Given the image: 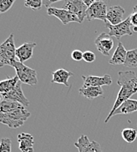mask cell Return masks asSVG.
<instances>
[{
    "instance_id": "6da1fadb",
    "label": "cell",
    "mask_w": 137,
    "mask_h": 152,
    "mask_svg": "<svg viewBox=\"0 0 137 152\" xmlns=\"http://www.w3.org/2000/svg\"><path fill=\"white\" fill-rule=\"evenodd\" d=\"M118 75L117 84L121 87V89L109 114L114 112L124 102L137 93V77L134 71H120Z\"/></svg>"
},
{
    "instance_id": "7a4b0ae2",
    "label": "cell",
    "mask_w": 137,
    "mask_h": 152,
    "mask_svg": "<svg viewBox=\"0 0 137 152\" xmlns=\"http://www.w3.org/2000/svg\"><path fill=\"white\" fill-rule=\"evenodd\" d=\"M31 113L26 107H20L10 112L0 113V123L8 126L11 129H17L30 117Z\"/></svg>"
},
{
    "instance_id": "3957f363",
    "label": "cell",
    "mask_w": 137,
    "mask_h": 152,
    "mask_svg": "<svg viewBox=\"0 0 137 152\" xmlns=\"http://www.w3.org/2000/svg\"><path fill=\"white\" fill-rule=\"evenodd\" d=\"M16 49L14 35L12 33L4 42L0 44V67L4 66H12L13 63L17 61Z\"/></svg>"
},
{
    "instance_id": "277c9868",
    "label": "cell",
    "mask_w": 137,
    "mask_h": 152,
    "mask_svg": "<svg viewBox=\"0 0 137 152\" xmlns=\"http://www.w3.org/2000/svg\"><path fill=\"white\" fill-rule=\"evenodd\" d=\"M12 67L15 68L17 76L18 77L19 80L22 83H25L30 86L37 85L38 78H37L36 70L31 68L29 66H26L24 63H21L17 61L13 63Z\"/></svg>"
},
{
    "instance_id": "5b68a950",
    "label": "cell",
    "mask_w": 137,
    "mask_h": 152,
    "mask_svg": "<svg viewBox=\"0 0 137 152\" xmlns=\"http://www.w3.org/2000/svg\"><path fill=\"white\" fill-rule=\"evenodd\" d=\"M107 4L103 0L96 1L87 7L86 18L88 21H92L93 19H100L107 23Z\"/></svg>"
},
{
    "instance_id": "8992f818",
    "label": "cell",
    "mask_w": 137,
    "mask_h": 152,
    "mask_svg": "<svg viewBox=\"0 0 137 152\" xmlns=\"http://www.w3.org/2000/svg\"><path fill=\"white\" fill-rule=\"evenodd\" d=\"M105 26L107 28L109 29L108 34L112 37H115L117 39H120L124 35L132 36V34H133V31H131L132 24H131L129 16L125 20H123L122 23H120L118 25L113 26L107 22V23H105Z\"/></svg>"
},
{
    "instance_id": "52a82bcc",
    "label": "cell",
    "mask_w": 137,
    "mask_h": 152,
    "mask_svg": "<svg viewBox=\"0 0 137 152\" xmlns=\"http://www.w3.org/2000/svg\"><path fill=\"white\" fill-rule=\"evenodd\" d=\"M22 82L18 80V82L16 84V86L11 90L5 94H2V99L9 102H16L20 104H22L25 107L29 106L30 102L29 100L25 96V94L22 90Z\"/></svg>"
},
{
    "instance_id": "ba28073f",
    "label": "cell",
    "mask_w": 137,
    "mask_h": 152,
    "mask_svg": "<svg viewBox=\"0 0 137 152\" xmlns=\"http://www.w3.org/2000/svg\"><path fill=\"white\" fill-rule=\"evenodd\" d=\"M63 9L75 14L82 23L86 18L87 6L83 0H64L62 4Z\"/></svg>"
},
{
    "instance_id": "9c48e42d",
    "label": "cell",
    "mask_w": 137,
    "mask_h": 152,
    "mask_svg": "<svg viewBox=\"0 0 137 152\" xmlns=\"http://www.w3.org/2000/svg\"><path fill=\"white\" fill-rule=\"evenodd\" d=\"M47 15L56 17L58 19H60L63 25H67L72 22H77L81 23L79 18L75 14L65 10V9H60L56 7H49L47 9Z\"/></svg>"
},
{
    "instance_id": "30bf717a",
    "label": "cell",
    "mask_w": 137,
    "mask_h": 152,
    "mask_svg": "<svg viewBox=\"0 0 137 152\" xmlns=\"http://www.w3.org/2000/svg\"><path fill=\"white\" fill-rule=\"evenodd\" d=\"M94 43L98 51L105 56L110 55V52L114 45L112 36H110L108 33H105V32L101 33L96 38Z\"/></svg>"
},
{
    "instance_id": "8fae6325",
    "label": "cell",
    "mask_w": 137,
    "mask_h": 152,
    "mask_svg": "<svg viewBox=\"0 0 137 152\" xmlns=\"http://www.w3.org/2000/svg\"><path fill=\"white\" fill-rule=\"evenodd\" d=\"M82 79L84 80L83 88L87 87H102V86H110L113 83L111 76L105 75L103 76H84L82 75Z\"/></svg>"
},
{
    "instance_id": "7c38bea8",
    "label": "cell",
    "mask_w": 137,
    "mask_h": 152,
    "mask_svg": "<svg viewBox=\"0 0 137 152\" xmlns=\"http://www.w3.org/2000/svg\"><path fill=\"white\" fill-rule=\"evenodd\" d=\"M36 46L34 42H26L16 49L17 61L25 63V61L30 60L33 55V49Z\"/></svg>"
},
{
    "instance_id": "4fadbf2b",
    "label": "cell",
    "mask_w": 137,
    "mask_h": 152,
    "mask_svg": "<svg viewBox=\"0 0 137 152\" xmlns=\"http://www.w3.org/2000/svg\"><path fill=\"white\" fill-rule=\"evenodd\" d=\"M136 111H137V100L128 99L126 102H124L114 112H113L112 114H109L107 115V117L105 120V123L108 122L109 119L111 117H113L114 115H127V114H130V113H133V112H136Z\"/></svg>"
},
{
    "instance_id": "5bb4252c",
    "label": "cell",
    "mask_w": 137,
    "mask_h": 152,
    "mask_svg": "<svg viewBox=\"0 0 137 152\" xmlns=\"http://www.w3.org/2000/svg\"><path fill=\"white\" fill-rule=\"evenodd\" d=\"M125 13V10L120 5L111 6L107 9V22L110 25L115 26L123 21V16Z\"/></svg>"
},
{
    "instance_id": "9a60e30c",
    "label": "cell",
    "mask_w": 137,
    "mask_h": 152,
    "mask_svg": "<svg viewBox=\"0 0 137 152\" xmlns=\"http://www.w3.org/2000/svg\"><path fill=\"white\" fill-rule=\"evenodd\" d=\"M17 141L19 143V150L22 152H34V138L28 133H20L17 135Z\"/></svg>"
},
{
    "instance_id": "2e32d148",
    "label": "cell",
    "mask_w": 137,
    "mask_h": 152,
    "mask_svg": "<svg viewBox=\"0 0 137 152\" xmlns=\"http://www.w3.org/2000/svg\"><path fill=\"white\" fill-rule=\"evenodd\" d=\"M127 53L128 51L126 48L122 45V42H119L117 47L112 56V58L108 61V63L110 65L115 66V65H124L126 61V57H127Z\"/></svg>"
},
{
    "instance_id": "e0dca14e",
    "label": "cell",
    "mask_w": 137,
    "mask_h": 152,
    "mask_svg": "<svg viewBox=\"0 0 137 152\" xmlns=\"http://www.w3.org/2000/svg\"><path fill=\"white\" fill-rule=\"evenodd\" d=\"M74 75V73L66 71L63 68L58 69L52 73V80H51L52 83H58L63 84L66 87H69L68 80L71 76Z\"/></svg>"
},
{
    "instance_id": "ac0fdd59",
    "label": "cell",
    "mask_w": 137,
    "mask_h": 152,
    "mask_svg": "<svg viewBox=\"0 0 137 152\" xmlns=\"http://www.w3.org/2000/svg\"><path fill=\"white\" fill-rule=\"evenodd\" d=\"M74 146L79 150V152H95L93 141L90 142L89 138L86 135H81L74 142Z\"/></svg>"
},
{
    "instance_id": "d6986e66",
    "label": "cell",
    "mask_w": 137,
    "mask_h": 152,
    "mask_svg": "<svg viewBox=\"0 0 137 152\" xmlns=\"http://www.w3.org/2000/svg\"><path fill=\"white\" fill-rule=\"evenodd\" d=\"M79 93L80 95L93 100L94 98H97L99 96H102L104 92L101 87H87V88H81L79 89Z\"/></svg>"
},
{
    "instance_id": "ffe728a7",
    "label": "cell",
    "mask_w": 137,
    "mask_h": 152,
    "mask_svg": "<svg viewBox=\"0 0 137 152\" xmlns=\"http://www.w3.org/2000/svg\"><path fill=\"white\" fill-rule=\"evenodd\" d=\"M19 79L18 77L16 75L12 78L11 77H7L5 80H3L0 81V94H5L7 92L11 91L14 87L16 84L18 82Z\"/></svg>"
},
{
    "instance_id": "44dd1931",
    "label": "cell",
    "mask_w": 137,
    "mask_h": 152,
    "mask_svg": "<svg viewBox=\"0 0 137 152\" xmlns=\"http://www.w3.org/2000/svg\"><path fill=\"white\" fill-rule=\"evenodd\" d=\"M24 107V106L16 102H9L5 100H2L0 102V113H6L17 108Z\"/></svg>"
},
{
    "instance_id": "7402d4cb",
    "label": "cell",
    "mask_w": 137,
    "mask_h": 152,
    "mask_svg": "<svg viewBox=\"0 0 137 152\" xmlns=\"http://www.w3.org/2000/svg\"><path fill=\"white\" fill-rule=\"evenodd\" d=\"M124 65L130 68L137 67V48L128 51Z\"/></svg>"
},
{
    "instance_id": "603a6c76",
    "label": "cell",
    "mask_w": 137,
    "mask_h": 152,
    "mask_svg": "<svg viewBox=\"0 0 137 152\" xmlns=\"http://www.w3.org/2000/svg\"><path fill=\"white\" fill-rule=\"evenodd\" d=\"M122 137L123 140L126 141L127 142L132 143L137 138V130L136 129H130V128L124 129L122 132Z\"/></svg>"
},
{
    "instance_id": "cb8c5ba5",
    "label": "cell",
    "mask_w": 137,
    "mask_h": 152,
    "mask_svg": "<svg viewBox=\"0 0 137 152\" xmlns=\"http://www.w3.org/2000/svg\"><path fill=\"white\" fill-rule=\"evenodd\" d=\"M43 5V0H25V6L31 10H39Z\"/></svg>"
},
{
    "instance_id": "d4e9b609",
    "label": "cell",
    "mask_w": 137,
    "mask_h": 152,
    "mask_svg": "<svg viewBox=\"0 0 137 152\" xmlns=\"http://www.w3.org/2000/svg\"><path fill=\"white\" fill-rule=\"evenodd\" d=\"M12 151V141L10 138L4 137L0 142V152Z\"/></svg>"
},
{
    "instance_id": "484cf974",
    "label": "cell",
    "mask_w": 137,
    "mask_h": 152,
    "mask_svg": "<svg viewBox=\"0 0 137 152\" xmlns=\"http://www.w3.org/2000/svg\"><path fill=\"white\" fill-rule=\"evenodd\" d=\"M16 0H0V14L8 12L15 3Z\"/></svg>"
},
{
    "instance_id": "4316f807",
    "label": "cell",
    "mask_w": 137,
    "mask_h": 152,
    "mask_svg": "<svg viewBox=\"0 0 137 152\" xmlns=\"http://www.w3.org/2000/svg\"><path fill=\"white\" fill-rule=\"evenodd\" d=\"M96 59V55L92 51H86L83 53V61H85L87 63L93 62Z\"/></svg>"
},
{
    "instance_id": "83f0119b",
    "label": "cell",
    "mask_w": 137,
    "mask_h": 152,
    "mask_svg": "<svg viewBox=\"0 0 137 152\" xmlns=\"http://www.w3.org/2000/svg\"><path fill=\"white\" fill-rule=\"evenodd\" d=\"M71 57L74 61H80L83 60V53L80 50H74L72 52Z\"/></svg>"
},
{
    "instance_id": "f1b7e54d",
    "label": "cell",
    "mask_w": 137,
    "mask_h": 152,
    "mask_svg": "<svg viewBox=\"0 0 137 152\" xmlns=\"http://www.w3.org/2000/svg\"><path fill=\"white\" fill-rule=\"evenodd\" d=\"M60 1H64V0H43V5H45L46 7H51V5L54 3L60 2Z\"/></svg>"
},
{
    "instance_id": "f546056e",
    "label": "cell",
    "mask_w": 137,
    "mask_h": 152,
    "mask_svg": "<svg viewBox=\"0 0 137 152\" xmlns=\"http://www.w3.org/2000/svg\"><path fill=\"white\" fill-rule=\"evenodd\" d=\"M93 143H94V148H95V152H102V150H101V145L99 144V142L93 141Z\"/></svg>"
},
{
    "instance_id": "4dcf8cb0",
    "label": "cell",
    "mask_w": 137,
    "mask_h": 152,
    "mask_svg": "<svg viewBox=\"0 0 137 152\" xmlns=\"http://www.w3.org/2000/svg\"><path fill=\"white\" fill-rule=\"evenodd\" d=\"M96 1H100V0H83V2L85 3V4H86L87 7H89L92 4H93V3L96 2Z\"/></svg>"
},
{
    "instance_id": "1f68e13d",
    "label": "cell",
    "mask_w": 137,
    "mask_h": 152,
    "mask_svg": "<svg viewBox=\"0 0 137 152\" xmlns=\"http://www.w3.org/2000/svg\"><path fill=\"white\" fill-rule=\"evenodd\" d=\"M133 31L135 32H137V26H133Z\"/></svg>"
},
{
    "instance_id": "d6a6232c",
    "label": "cell",
    "mask_w": 137,
    "mask_h": 152,
    "mask_svg": "<svg viewBox=\"0 0 137 152\" xmlns=\"http://www.w3.org/2000/svg\"><path fill=\"white\" fill-rule=\"evenodd\" d=\"M1 101H2V96L0 95V102H1Z\"/></svg>"
}]
</instances>
